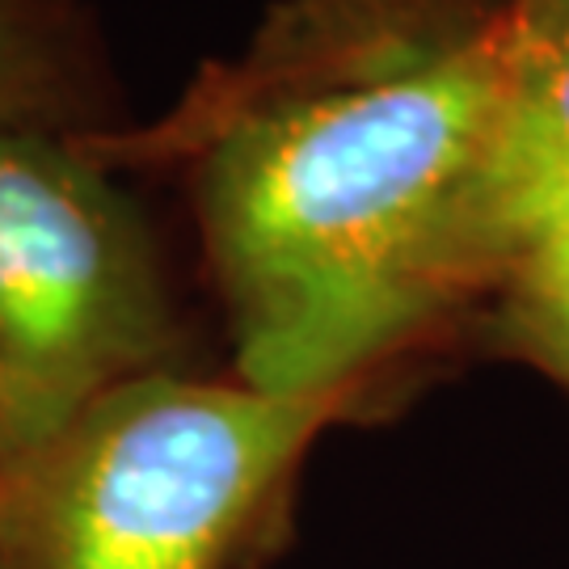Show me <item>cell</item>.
Here are the masks:
<instances>
[{
  "instance_id": "3957f363",
  "label": "cell",
  "mask_w": 569,
  "mask_h": 569,
  "mask_svg": "<svg viewBox=\"0 0 569 569\" xmlns=\"http://www.w3.org/2000/svg\"><path fill=\"white\" fill-rule=\"evenodd\" d=\"M173 346L136 207L77 148L0 131V472Z\"/></svg>"
},
{
  "instance_id": "277c9868",
  "label": "cell",
  "mask_w": 569,
  "mask_h": 569,
  "mask_svg": "<svg viewBox=\"0 0 569 569\" xmlns=\"http://www.w3.org/2000/svg\"><path fill=\"white\" fill-rule=\"evenodd\" d=\"M569 190V0H510V72L498 140L472 203L481 283L507 274L531 224Z\"/></svg>"
},
{
  "instance_id": "8992f818",
  "label": "cell",
  "mask_w": 569,
  "mask_h": 569,
  "mask_svg": "<svg viewBox=\"0 0 569 569\" xmlns=\"http://www.w3.org/2000/svg\"><path fill=\"white\" fill-rule=\"evenodd\" d=\"M39 93V51L13 0H0V131Z\"/></svg>"
},
{
  "instance_id": "5b68a950",
  "label": "cell",
  "mask_w": 569,
  "mask_h": 569,
  "mask_svg": "<svg viewBox=\"0 0 569 569\" xmlns=\"http://www.w3.org/2000/svg\"><path fill=\"white\" fill-rule=\"evenodd\" d=\"M507 279L519 338L569 380V190L531 224Z\"/></svg>"
},
{
  "instance_id": "7a4b0ae2",
  "label": "cell",
  "mask_w": 569,
  "mask_h": 569,
  "mask_svg": "<svg viewBox=\"0 0 569 569\" xmlns=\"http://www.w3.org/2000/svg\"><path fill=\"white\" fill-rule=\"evenodd\" d=\"M346 392L148 371L0 472V569H228Z\"/></svg>"
},
{
  "instance_id": "6da1fadb",
  "label": "cell",
  "mask_w": 569,
  "mask_h": 569,
  "mask_svg": "<svg viewBox=\"0 0 569 569\" xmlns=\"http://www.w3.org/2000/svg\"><path fill=\"white\" fill-rule=\"evenodd\" d=\"M507 72L510 0H291L190 93L173 131L241 385L346 392L481 283Z\"/></svg>"
}]
</instances>
